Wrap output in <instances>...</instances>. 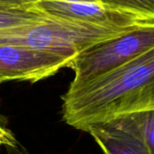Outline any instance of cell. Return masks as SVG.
Wrapping results in <instances>:
<instances>
[{"label": "cell", "mask_w": 154, "mask_h": 154, "mask_svg": "<svg viewBox=\"0 0 154 154\" xmlns=\"http://www.w3.org/2000/svg\"><path fill=\"white\" fill-rule=\"evenodd\" d=\"M67 125L92 124L154 110V47L106 73L70 84L62 97Z\"/></svg>", "instance_id": "6da1fadb"}, {"label": "cell", "mask_w": 154, "mask_h": 154, "mask_svg": "<svg viewBox=\"0 0 154 154\" xmlns=\"http://www.w3.org/2000/svg\"><path fill=\"white\" fill-rule=\"evenodd\" d=\"M130 29H111L46 14L33 23L0 30V44L23 46L76 57L86 49Z\"/></svg>", "instance_id": "7a4b0ae2"}, {"label": "cell", "mask_w": 154, "mask_h": 154, "mask_svg": "<svg viewBox=\"0 0 154 154\" xmlns=\"http://www.w3.org/2000/svg\"><path fill=\"white\" fill-rule=\"evenodd\" d=\"M154 47V24L138 26L98 42L78 54L68 68L79 84L112 70Z\"/></svg>", "instance_id": "3957f363"}, {"label": "cell", "mask_w": 154, "mask_h": 154, "mask_svg": "<svg viewBox=\"0 0 154 154\" xmlns=\"http://www.w3.org/2000/svg\"><path fill=\"white\" fill-rule=\"evenodd\" d=\"M75 57L32 48L0 44V77L4 82L42 80L69 67Z\"/></svg>", "instance_id": "277c9868"}, {"label": "cell", "mask_w": 154, "mask_h": 154, "mask_svg": "<svg viewBox=\"0 0 154 154\" xmlns=\"http://www.w3.org/2000/svg\"><path fill=\"white\" fill-rule=\"evenodd\" d=\"M34 7L45 14L74 19L111 29H130L154 24L153 18L116 10L102 3L37 0Z\"/></svg>", "instance_id": "5b68a950"}, {"label": "cell", "mask_w": 154, "mask_h": 154, "mask_svg": "<svg viewBox=\"0 0 154 154\" xmlns=\"http://www.w3.org/2000/svg\"><path fill=\"white\" fill-rule=\"evenodd\" d=\"M104 154H150L134 114L88 125Z\"/></svg>", "instance_id": "8992f818"}, {"label": "cell", "mask_w": 154, "mask_h": 154, "mask_svg": "<svg viewBox=\"0 0 154 154\" xmlns=\"http://www.w3.org/2000/svg\"><path fill=\"white\" fill-rule=\"evenodd\" d=\"M45 15V13L36 9L34 6L31 8L0 10V30L33 23Z\"/></svg>", "instance_id": "52a82bcc"}, {"label": "cell", "mask_w": 154, "mask_h": 154, "mask_svg": "<svg viewBox=\"0 0 154 154\" xmlns=\"http://www.w3.org/2000/svg\"><path fill=\"white\" fill-rule=\"evenodd\" d=\"M100 3L116 10L154 19V0H100Z\"/></svg>", "instance_id": "ba28073f"}, {"label": "cell", "mask_w": 154, "mask_h": 154, "mask_svg": "<svg viewBox=\"0 0 154 154\" xmlns=\"http://www.w3.org/2000/svg\"><path fill=\"white\" fill-rule=\"evenodd\" d=\"M134 116L150 154H154V110L136 113Z\"/></svg>", "instance_id": "9c48e42d"}, {"label": "cell", "mask_w": 154, "mask_h": 154, "mask_svg": "<svg viewBox=\"0 0 154 154\" xmlns=\"http://www.w3.org/2000/svg\"><path fill=\"white\" fill-rule=\"evenodd\" d=\"M37 0H0V10L31 8Z\"/></svg>", "instance_id": "30bf717a"}, {"label": "cell", "mask_w": 154, "mask_h": 154, "mask_svg": "<svg viewBox=\"0 0 154 154\" xmlns=\"http://www.w3.org/2000/svg\"><path fill=\"white\" fill-rule=\"evenodd\" d=\"M16 144V140L12 134V133L6 129L4 125H0V145H7L10 147H14Z\"/></svg>", "instance_id": "8fae6325"}, {"label": "cell", "mask_w": 154, "mask_h": 154, "mask_svg": "<svg viewBox=\"0 0 154 154\" xmlns=\"http://www.w3.org/2000/svg\"><path fill=\"white\" fill-rule=\"evenodd\" d=\"M63 2H82V3H100V0H55Z\"/></svg>", "instance_id": "7c38bea8"}, {"label": "cell", "mask_w": 154, "mask_h": 154, "mask_svg": "<svg viewBox=\"0 0 154 154\" xmlns=\"http://www.w3.org/2000/svg\"><path fill=\"white\" fill-rule=\"evenodd\" d=\"M2 83H4V80H3V79L0 77V84H2Z\"/></svg>", "instance_id": "4fadbf2b"}, {"label": "cell", "mask_w": 154, "mask_h": 154, "mask_svg": "<svg viewBox=\"0 0 154 154\" xmlns=\"http://www.w3.org/2000/svg\"><path fill=\"white\" fill-rule=\"evenodd\" d=\"M0 125H3V124H2V120H1V119H0Z\"/></svg>", "instance_id": "5bb4252c"}]
</instances>
